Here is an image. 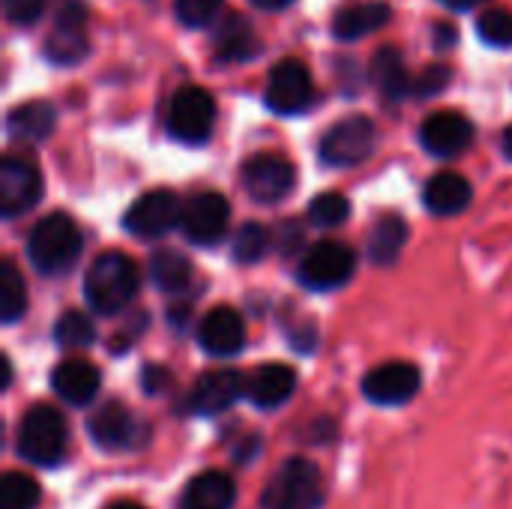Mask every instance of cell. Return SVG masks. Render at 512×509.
Wrapping results in <instances>:
<instances>
[{"mask_svg": "<svg viewBox=\"0 0 512 509\" xmlns=\"http://www.w3.org/2000/svg\"><path fill=\"white\" fill-rule=\"evenodd\" d=\"M150 279L156 288H162L168 294H180L192 279V264L177 249H159L150 258Z\"/></svg>", "mask_w": 512, "mask_h": 509, "instance_id": "cell-27", "label": "cell"}, {"mask_svg": "<svg viewBox=\"0 0 512 509\" xmlns=\"http://www.w3.org/2000/svg\"><path fill=\"white\" fill-rule=\"evenodd\" d=\"M420 141L432 156H459L474 141V123L459 111H435L423 120Z\"/></svg>", "mask_w": 512, "mask_h": 509, "instance_id": "cell-15", "label": "cell"}, {"mask_svg": "<svg viewBox=\"0 0 512 509\" xmlns=\"http://www.w3.org/2000/svg\"><path fill=\"white\" fill-rule=\"evenodd\" d=\"M216 102L204 87H180L168 105V132L180 144H204L213 132Z\"/></svg>", "mask_w": 512, "mask_h": 509, "instance_id": "cell-6", "label": "cell"}, {"mask_svg": "<svg viewBox=\"0 0 512 509\" xmlns=\"http://www.w3.org/2000/svg\"><path fill=\"white\" fill-rule=\"evenodd\" d=\"M99 372L87 363V360H63L54 372H51V387L54 393L69 402L72 408H84L96 399L99 393Z\"/></svg>", "mask_w": 512, "mask_h": 509, "instance_id": "cell-21", "label": "cell"}, {"mask_svg": "<svg viewBox=\"0 0 512 509\" xmlns=\"http://www.w3.org/2000/svg\"><path fill=\"white\" fill-rule=\"evenodd\" d=\"M501 147H504V153L512 159V126L504 129V138H501Z\"/></svg>", "mask_w": 512, "mask_h": 509, "instance_id": "cell-42", "label": "cell"}, {"mask_svg": "<svg viewBox=\"0 0 512 509\" xmlns=\"http://www.w3.org/2000/svg\"><path fill=\"white\" fill-rule=\"evenodd\" d=\"M87 432H90V438H93L96 447L111 450V453H117V450H132V447L138 444V438H141V429H138L135 414H132L126 405H120V402L102 405V408L87 420Z\"/></svg>", "mask_w": 512, "mask_h": 509, "instance_id": "cell-18", "label": "cell"}, {"mask_svg": "<svg viewBox=\"0 0 512 509\" xmlns=\"http://www.w3.org/2000/svg\"><path fill=\"white\" fill-rule=\"evenodd\" d=\"M408 240V225L399 216H384L375 222L369 231V261L375 267H393L405 249Z\"/></svg>", "mask_w": 512, "mask_h": 509, "instance_id": "cell-26", "label": "cell"}, {"mask_svg": "<svg viewBox=\"0 0 512 509\" xmlns=\"http://www.w3.org/2000/svg\"><path fill=\"white\" fill-rule=\"evenodd\" d=\"M81 255V231L72 216L51 213L39 219L27 237V258L39 273H66Z\"/></svg>", "mask_w": 512, "mask_h": 509, "instance_id": "cell-2", "label": "cell"}, {"mask_svg": "<svg viewBox=\"0 0 512 509\" xmlns=\"http://www.w3.org/2000/svg\"><path fill=\"white\" fill-rule=\"evenodd\" d=\"M375 138H378V132L369 117H345L327 129L318 153H321L324 165H330V168H351L372 156Z\"/></svg>", "mask_w": 512, "mask_h": 509, "instance_id": "cell-7", "label": "cell"}, {"mask_svg": "<svg viewBox=\"0 0 512 509\" xmlns=\"http://www.w3.org/2000/svg\"><path fill=\"white\" fill-rule=\"evenodd\" d=\"M66 453V420L51 405H33L18 426V456L33 465H57Z\"/></svg>", "mask_w": 512, "mask_h": 509, "instance_id": "cell-3", "label": "cell"}, {"mask_svg": "<svg viewBox=\"0 0 512 509\" xmlns=\"http://www.w3.org/2000/svg\"><path fill=\"white\" fill-rule=\"evenodd\" d=\"M213 48H216V57L222 63H246L261 51V42L255 36V27L243 15L231 12L216 24Z\"/></svg>", "mask_w": 512, "mask_h": 509, "instance_id": "cell-20", "label": "cell"}, {"mask_svg": "<svg viewBox=\"0 0 512 509\" xmlns=\"http://www.w3.org/2000/svg\"><path fill=\"white\" fill-rule=\"evenodd\" d=\"M372 84L384 93V99L390 102H399L405 99L408 93H414V78L408 75V66H405V57L399 48H381L375 57H372Z\"/></svg>", "mask_w": 512, "mask_h": 509, "instance_id": "cell-24", "label": "cell"}, {"mask_svg": "<svg viewBox=\"0 0 512 509\" xmlns=\"http://www.w3.org/2000/svg\"><path fill=\"white\" fill-rule=\"evenodd\" d=\"M351 216V201L342 192H321L312 204H309V222L318 228H336L345 225Z\"/></svg>", "mask_w": 512, "mask_h": 509, "instance_id": "cell-32", "label": "cell"}, {"mask_svg": "<svg viewBox=\"0 0 512 509\" xmlns=\"http://www.w3.org/2000/svg\"><path fill=\"white\" fill-rule=\"evenodd\" d=\"M264 99H267V108L276 114H300L312 102L309 69L300 60H279L270 69Z\"/></svg>", "mask_w": 512, "mask_h": 509, "instance_id": "cell-13", "label": "cell"}, {"mask_svg": "<svg viewBox=\"0 0 512 509\" xmlns=\"http://www.w3.org/2000/svg\"><path fill=\"white\" fill-rule=\"evenodd\" d=\"M447 84H450V69L441 66V63H432L429 69H423V72L414 78V93H417L420 99H429V96L441 93Z\"/></svg>", "mask_w": 512, "mask_h": 509, "instance_id": "cell-37", "label": "cell"}, {"mask_svg": "<svg viewBox=\"0 0 512 509\" xmlns=\"http://www.w3.org/2000/svg\"><path fill=\"white\" fill-rule=\"evenodd\" d=\"M240 396H243V378L231 369H213V372H204L192 384L183 408L189 414L210 417V414H222L225 408H231Z\"/></svg>", "mask_w": 512, "mask_h": 509, "instance_id": "cell-14", "label": "cell"}, {"mask_svg": "<svg viewBox=\"0 0 512 509\" xmlns=\"http://www.w3.org/2000/svg\"><path fill=\"white\" fill-rule=\"evenodd\" d=\"M228 222H231V204L225 201V195L201 192L189 204H183L180 231L186 234V240L198 246H216L228 234Z\"/></svg>", "mask_w": 512, "mask_h": 509, "instance_id": "cell-11", "label": "cell"}, {"mask_svg": "<svg viewBox=\"0 0 512 509\" xmlns=\"http://www.w3.org/2000/svg\"><path fill=\"white\" fill-rule=\"evenodd\" d=\"M54 339L63 348H87L96 342V327L81 312H63L54 324Z\"/></svg>", "mask_w": 512, "mask_h": 509, "instance_id": "cell-31", "label": "cell"}, {"mask_svg": "<svg viewBox=\"0 0 512 509\" xmlns=\"http://www.w3.org/2000/svg\"><path fill=\"white\" fill-rule=\"evenodd\" d=\"M294 165L276 153H258L243 165V189L258 204H279L294 189Z\"/></svg>", "mask_w": 512, "mask_h": 509, "instance_id": "cell-10", "label": "cell"}, {"mask_svg": "<svg viewBox=\"0 0 512 509\" xmlns=\"http://www.w3.org/2000/svg\"><path fill=\"white\" fill-rule=\"evenodd\" d=\"M54 123H57V111L51 102H42V99H30V102H21L9 111L6 117V129L15 141H45L51 132H54Z\"/></svg>", "mask_w": 512, "mask_h": 509, "instance_id": "cell-23", "label": "cell"}, {"mask_svg": "<svg viewBox=\"0 0 512 509\" xmlns=\"http://www.w3.org/2000/svg\"><path fill=\"white\" fill-rule=\"evenodd\" d=\"M87 21H90V9L84 0H60L54 9V30L84 33Z\"/></svg>", "mask_w": 512, "mask_h": 509, "instance_id": "cell-35", "label": "cell"}, {"mask_svg": "<svg viewBox=\"0 0 512 509\" xmlns=\"http://www.w3.org/2000/svg\"><path fill=\"white\" fill-rule=\"evenodd\" d=\"M27 309V288L18 267L6 258L0 267V318L3 324H15Z\"/></svg>", "mask_w": 512, "mask_h": 509, "instance_id": "cell-28", "label": "cell"}, {"mask_svg": "<svg viewBox=\"0 0 512 509\" xmlns=\"http://www.w3.org/2000/svg\"><path fill=\"white\" fill-rule=\"evenodd\" d=\"M198 342L213 357H234L246 345V321L231 306L210 309L198 324Z\"/></svg>", "mask_w": 512, "mask_h": 509, "instance_id": "cell-16", "label": "cell"}, {"mask_svg": "<svg viewBox=\"0 0 512 509\" xmlns=\"http://www.w3.org/2000/svg\"><path fill=\"white\" fill-rule=\"evenodd\" d=\"M39 483L21 471H9L0 480V509H36Z\"/></svg>", "mask_w": 512, "mask_h": 509, "instance_id": "cell-29", "label": "cell"}, {"mask_svg": "<svg viewBox=\"0 0 512 509\" xmlns=\"http://www.w3.org/2000/svg\"><path fill=\"white\" fill-rule=\"evenodd\" d=\"M294 387H297V372L285 363H264L243 378V396L261 411H273L285 405L294 396Z\"/></svg>", "mask_w": 512, "mask_h": 509, "instance_id": "cell-17", "label": "cell"}, {"mask_svg": "<svg viewBox=\"0 0 512 509\" xmlns=\"http://www.w3.org/2000/svg\"><path fill=\"white\" fill-rule=\"evenodd\" d=\"M354 273H357V255L348 243L339 240L315 243L297 267V279L309 291H336L348 285Z\"/></svg>", "mask_w": 512, "mask_h": 509, "instance_id": "cell-5", "label": "cell"}, {"mask_svg": "<svg viewBox=\"0 0 512 509\" xmlns=\"http://www.w3.org/2000/svg\"><path fill=\"white\" fill-rule=\"evenodd\" d=\"M390 21V3L384 0H369V3H354V6H345L336 21H333V33L336 39H360L366 33H375L381 30L384 24Z\"/></svg>", "mask_w": 512, "mask_h": 509, "instance_id": "cell-25", "label": "cell"}, {"mask_svg": "<svg viewBox=\"0 0 512 509\" xmlns=\"http://www.w3.org/2000/svg\"><path fill=\"white\" fill-rule=\"evenodd\" d=\"M270 243H273L270 240V231L261 228V225H255V222H249V225H243L237 231L231 255H234L237 264H255V261H261L267 255Z\"/></svg>", "mask_w": 512, "mask_h": 509, "instance_id": "cell-33", "label": "cell"}, {"mask_svg": "<svg viewBox=\"0 0 512 509\" xmlns=\"http://www.w3.org/2000/svg\"><path fill=\"white\" fill-rule=\"evenodd\" d=\"M234 498H237V489L228 474L204 471L186 483L180 495V509H231Z\"/></svg>", "mask_w": 512, "mask_h": 509, "instance_id": "cell-22", "label": "cell"}, {"mask_svg": "<svg viewBox=\"0 0 512 509\" xmlns=\"http://www.w3.org/2000/svg\"><path fill=\"white\" fill-rule=\"evenodd\" d=\"M420 384H423V375L414 363H405V360H390V363H381L375 366L366 378H363V396L372 402V405H381V408H399V405H408L417 393H420Z\"/></svg>", "mask_w": 512, "mask_h": 509, "instance_id": "cell-9", "label": "cell"}, {"mask_svg": "<svg viewBox=\"0 0 512 509\" xmlns=\"http://www.w3.org/2000/svg\"><path fill=\"white\" fill-rule=\"evenodd\" d=\"M90 51L87 33H69V30H54L45 42V57L57 66H72L84 60Z\"/></svg>", "mask_w": 512, "mask_h": 509, "instance_id": "cell-30", "label": "cell"}, {"mask_svg": "<svg viewBox=\"0 0 512 509\" xmlns=\"http://www.w3.org/2000/svg\"><path fill=\"white\" fill-rule=\"evenodd\" d=\"M477 36H480L486 45L510 48L512 12H507V9H489V12H483V15H480V21H477Z\"/></svg>", "mask_w": 512, "mask_h": 509, "instance_id": "cell-34", "label": "cell"}, {"mask_svg": "<svg viewBox=\"0 0 512 509\" xmlns=\"http://www.w3.org/2000/svg\"><path fill=\"white\" fill-rule=\"evenodd\" d=\"M321 471L309 459H288L261 495V509H318Z\"/></svg>", "mask_w": 512, "mask_h": 509, "instance_id": "cell-4", "label": "cell"}, {"mask_svg": "<svg viewBox=\"0 0 512 509\" xmlns=\"http://www.w3.org/2000/svg\"><path fill=\"white\" fill-rule=\"evenodd\" d=\"M474 201V186L459 171L435 174L423 189V204L435 216H459Z\"/></svg>", "mask_w": 512, "mask_h": 509, "instance_id": "cell-19", "label": "cell"}, {"mask_svg": "<svg viewBox=\"0 0 512 509\" xmlns=\"http://www.w3.org/2000/svg\"><path fill=\"white\" fill-rule=\"evenodd\" d=\"M138 294V267L123 252H102L84 276V297L96 315L123 312Z\"/></svg>", "mask_w": 512, "mask_h": 509, "instance_id": "cell-1", "label": "cell"}, {"mask_svg": "<svg viewBox=\"0 0 512 509\" xmlns=\"http://www.w3.org/2000/svg\"><path fill=\"white\" fill-rule=\"evenodd\" d=\"M444 6H450V9H471V6H477V3H483V0H441Z\"/></svg>", "mask_w": 512, "mask_h": 509, "instance_id": "cell-41", "label": "cell"}, {"mask_svg": "<svg viewBox=\"0 0 512 509\" xmlns=\"http://www.w3.org/2000/svg\"><path fill=\"white\" fill-rule=\"evenodd\" d=\"M108 509H144L141 504H132V501H120V504H111Z\"/></svg>", "mask_w": 512, "mask_h": 509, "instance_id": "cell-43", "label": "cell"}, {"mask_svg": "<svg viewBox=\"0 0 512 509\" xmlns=\"http://www.w3.org/2000/svg\"><path fill=\"white\" fill-rule=\"evenodd\" d=\"M42 195L39 168L24 156H6L0 165V213L3 219H15L27 213Z\"/></svg>", "mask_w": 512, "mask_h": 509, "instance_id": "cell-12", "label": "cell"}, {"mask_svg": "<svg viewBox=\"0 0 512 509\" xmlns=\"http://www.w3.org/2000/svg\"><path fill=\"white\" fill-rule=\"evenodd\" d=\"M3 9L12 24H33L45 12V0H3Z\"/></svg>", "mask_w": 512, "mask_h": 509, "instance_id": "cell-38", "label": "cell"}, {"mask_svg": "<svg viewBox=\"0 0 512 509\" xmlns=\"http://www.w3.org/2000/svg\"><path fill=\"white\" fill-rule=\"evenodd\" d=\"M255 6H261V9H285V6H291L294 0H252Z\"/></svg>", "mask_w": 512, "mask_h": 509, "instance_id": "cell-40", "label": "cell"}, {"mask_svg": "<svg viewBox=\"0 0 512 509\" xmlns=\"http://www.w3.org/2000/svg\"><path fill=\"white\" fill-rule=\"evenodd\" d=\"M432 39H435V45H438L441 51H447V48H453V45L459 42V30H456V24L441 21V24L432 27Z\"/></svg>", "mask_w": 512, "mask_h": 509, "instance_id": "cell-39", "label": "cell"}, {"mask_svg": "<svg viewBox=\"0 0 512 509\" xmlns=\"http://www.w3.org/2000/svg\"><path fill=\"white\" fill-rule=\"evenodd\" d=\"M219 6H222V0H174V12L186 27H201V24L213 21Z\"/></svg>", "mask_w": 512, "mask_h": 509, "instance_id": "cell-36", "label": "cell"}, {"mask_svg": "<svg viewBox=\"0 0 512 509\" xmlns=\"http://www.w3.org/2000/svg\"><path fill=\"white\" fill-rule=\"evenodd\" d=\"M180 219H183L180 198L171 189H153V192H144L138 201H132V207L123 216V228L132 237L156 240L168 234L171 228H177Z\"/></svg>", "mask_w": 512, "mask_h": 509, "instance_id": "cell-8", "label": "cell"}]
</instances>
